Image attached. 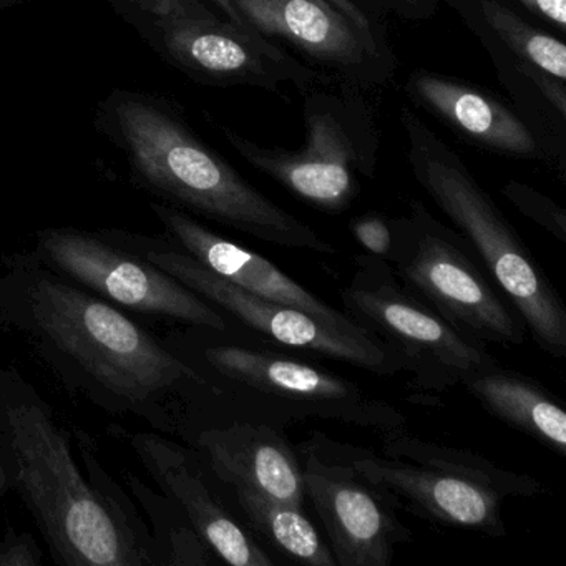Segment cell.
<instances>
[{"mask_svg":"<svg viewBox=\"0 0 566 566\" xmlns=\"http://www.w3.org/2000/svg\"><path fill=\"white\" fill-rule=\"evenodd\" d=\"M175 15L167 31L168 49L195 71L270 92H280L287 84L310 92L326 82L324 75L287 55L271 39L230 19L218 21L205 9L195 8V2L184 8L180 2Z\"/></svg>","mask_w":566,"mask_h":566,"instance_id":"obj_12","label":"cell"},{"mask_svg":"<svg viewBox=\"0 0 566 566\" xmlns=\"http://www.w3.org/2000/svg\"><path fill=\"white\" fill-rule=\"evenodd\" d=\"M396 2H399L400 6H406V8H419L420 2H423V0H396Z\"/></svg>","mask_w":566,"mask_h":566,"instance_id":"obj_29","label":"cell"},{"mask_svg":"<svg viewBox=\"0 0 566 566\" xmlns=\"http://www.w3.org/2000/svg\"><path fill=\"white\" fill-rule=\"evenodd\" d=\"M213 2H217L218 8L224 12V15H227L231 22H234V24L238 25H243L241 24L240 18H238L233 6H231L230 0H213ZM329 2L337 9V11L343 12V14L346 15V18L349 19V21L353 22V24L356 25L363 34H366L367 38L376 39L374 38L373 25H370L369 19H367V15L364 14L356 4H354L353 0H329Z\"/></svg>","mask_w":566,"mask_h":566,"instance_id":"obj_27","label":"cell"},{"mask_svg":"<svg viewBox=\"0 0 566 566\" xmlns=\"http://www.w3.org/2000/svg\"><path fill=\"white\" fill-rule=\"evenodd\" d=\"M155 211L187 253L218 276L264 300L303 311L324 326L347 336L379 340L346 313L310 293L266 258L224 240L180 211L165 207H155Z\"/></svg>","mask_w":566,"mask_h":566,"instance_id":"obj_15","label":"cell"},{"mask_svg":"<svg viewBox=\"0 0 566 566\" xmlns=\"http://www.w3.org/2000/svg\"><path fill=\"white\" fill-rule=\"evenodd\" d=\"M198 442L210 457L214 473L233 489L253 490L303 509V465L286 440L270 427L233 423L205 430Z\"/></svg>","mask_w":566,"mask_h":566,"instance_id":"obj_17","label":"cell"},{"mask_svg":"<svg viewBox=\"0 0 566 566\" xmlns=\"http://www.w3.org/2000/svg\"><path fill=\"white\" fill-rule=\"evenodd\" d=\"M485 19L496 38L516 59V67L536 69L556 81H566V48L562 41L523 21L496 0H480Z\"/></svg>","mask_w":566,"mask_h":566,"instance_id":"obj_21","label":"cell"},{"mask_svg":"<svg viewBox=\"0 0 566 566\" xmlns=\"http://www.w3.org/2000/svg\"><path fill=\"white\" fill-rule=\"evenodd\" d=\"M339 455L416 515L483 535H505L502 506L509 496L545 492L533 476L502 469L472 450L427 442L397 429L384 432L382 455L357 450Z\"/></svg>","mask_w":566,"mask_h":566,"instance_id":"obj_4","label":"cell"},{"mask_svg":"<svg viewBox=\"0 0 566 566\" xmlns=\"http://www.w3.org/2000/svg\"><path fill=\"white\" fill-rule=\"evenodd\" d=\"M132 446L155 482L221 559L234 566L273 565V559L214 499L187 450L155 433H137L132 437Z\"/></svg>","mask_w":566,"mask_h":566,"instance_id":"obj_16","label":"cell"},{"mask_svg":"<svg viewBox=\"0 0 566 566\" xmlns=\"http://www.w3.org/2000/svg\"><path fill=\"white\" fill-rule=\"evenodd\" d=\"M234 492L251 525L281 553L311 566L337 565L333 552L324 545L301 506L270 499L253 490L234 489Z\"/></svg>","mask_w":566,"mask_h":566,"instance_id":"obj_20","label":"cell"},{"mask_svg":"<svg viewBox=\"0 0 566 566\" xmlns=\"http://www.w3.org/2000/svg\"><path fill=\"white\" fill-rule=\"evenodd\" d=\"M147 261L274 343L313 350L377 374H394L406 367L379 340L347 336L324 326L303 311L256 296L218 276L190 254L150 251Z\"/></svg>","mask_w":566,"mask_h":566,"instance_id":"obj_9","label":"cell"},{"mask_svg":"<svg viewBox=\"0 0 566 566\" xmlns=\"http://www.w3.org/2000/svg\"><path fill=\"white\" fill-rule=\"evenodd\" d=\"M346 314L369 331L406 369H416L430 386L462 382L469 374L496 366L479 340L447 323L402 286L384 258H356V271L340 291Z\"/></svg>","mask_w":566,"mask_h":566,"instance_id":"obj_8","label":"cell"},{"mask_svg":"<svg viewBox=\"0 0 566 566\" xmlns=\"http://www.w3.org/2000/svg\"><path fill=\"white\" fill-rule=\"evenodd\" d=\"M117 114L138 170L168 197L264 243L337 254L334 244L248 184L168 115L140 102H125Z\"/></svg>","mask_w":566,"mask_h":566,"instance_id":"obj_2","label":"cell"},{"mask_svg":"<svg viewBox=\"0 0 566 566\" xmlns=\"http://www.w3.org/2000/svg\"><path fill=\"white\" fill-rule=\"evenodd\" d=\"M502 193L523 217L548 231L559 243H566V211L552 198L520 181H509Z\"/></svg>","mask_w":566,"mask_h":566,"instance_id":"obj_24","label":"cell"},{"mask_svg":"<svg viewBox=\"0 0 566 566\" xmlns=\"http://www.w3.org/2000/svg\"><path fill=\"white\" fill-rule=\"evenodd\" d=\"M127 482L147 515L150 516L158 563L177 566L210 563V556H208L210 546L201 539L190 522H180L181 509L174 500L157 495L150 486L145 485L132 473H127Z\"/></svg>","mask_w":566,"mask_h":566,"instance_id":"obj_22","label":"cell"},{"mask_svg":"<svg viewBox=\"0 0 566 566\" xmlns=\"http://www.w3.org/2000/svg\"><path fill=\"white\" fill-rule=\"evenodd\" d=\"M6 485H8V479H6L4 469L0 467V493L4 492Z\"/></svg>","mask_w":566,"mask_h":566,"instance_id":"obj_30","label":"cell"},{"mask_svg":"<svg viewBox=\"0 0 566 566\" xmlns=\"http://www.w3.org/2000/svg\"><path fill=\"white\" fill-rule=\"evenodd\" d=\"M39 326L102 386L125 399H148L184 379L190 366L108 304L59 281L42 280L32 293Z\"/></svg>","mask_w":566,"mask_h":566,"instance_id":"obj_6","label":"cell"},{"mask_svg":"<svg viewBox=\"0 0 566 566\" xmlns=\"http://www.w3.org/2000/svg\"><path fill=\"white\" fill-rule=\"evenodd\" d=\"M41 552L28 533L9 532L0 542V566H39Z\"/></svg>","mask_w":566,"mask_h":566,"instance_id":"obj_26","label":"cell"},{"mask_svg":"<svg viewBox=\"0 0 566 566\" xmlns=\"http://www.w3.org/2000/svg\"><path fill=\"white\" fill-rule=\"evenodd\" d=\"M304 102L306 145L300 151L268 148L224 130L234 150L256 170L324 211H343L359 190V174L376 164V134L366 108L323 92Z\"/></svg>","mask_w":566,"mask_h":566,"instance_id":"obj_7","label":"cell"},{"mask_svg":"<svg viewBox=\"0 0 566 566\" xmlns=\"http://www.w3.org/2000/svg\"><path fill=\"white\" fill-rule=\"evenodd\" d=\"M304 492L323 522L334 558L343 566H389L410 532L394 510V500L360 475L343 457L304 449Z\"/></svg>","mask_w":566,"mask_h":566,"instance_id":"obj_10","label":"cell"},{"mask_svg":"<svg viewBox=\"0 0 566 566\" xmlns=\"http://www.w3.org/2000/svg\"><path fill=\"white\" fill-rule=\"evenodd\" d=\"M84 462L85 467H87L88 480L94 483L95 489L104 496L105 503H107L108 509H111L114 518L120 523L122 528H124L128 535L134 536L142 546H145L148 552L154 553L158 562L154 538H151L144 520L138 515L134 503L128 500L124 490L118 489L117 483L105 472L97 457L88 449H84ZM158 565H160V563H158Z\"/></svg>","mask_w":566,"mask_h":566,"instance_id":"obj_23","label":"cell"},{"mask_svg":"<svg viewBox=\"0 0 566 566\" xmlns=\"http://www.w3.org/2000/svg\"><path fill=\"white\" fill-rule=\"evenodd\" d=\"M8 420L19 486L59 563L158 565L154 553L122 528L104 496L82 475L67 437L41 407H12Z\"/></svg>","mask_w":566,"mask_h":566,"instance_id":"obj_3","label":"cell"},{"mask_svg":"<svg viewBox=\"0 0 566 566\" xmlns=\"http://www.w3.org/2000/svg\"><path fill=\"white\" fill-rule=\"evenodd\" d=\"M41 241L49 258L65 273L124 306L227 331V321L200 294L150 261L135 260L78 231H45Z\"/></svg>","mask_w":566,"mask_h":566,"instance_id":"obj_11","label":"cell"},{"mask_svg":"<svg viewBox=\"0 0 566 566\" xmlns=\"http://www.w3.org/2000/svg\"><path fill=\"white\" fill-rule=\"evenodd\" d=\"M462 382L490 413L566 455L565 410L539 384L499 366L469 374Z\"/></svg>","mask_w":566,"mask_h":566,"instance_id":"obj_19","label":"cell"},{"mask_svg":"<svg viewBox=\"0 0 566 566\" xmlns=\"http://www.w3.org/2000/svg\"><path fill=\"white\" fill-rule=\"evenodd\" d=\"M205 357L228 379L300 406L317 417L384 432L403 422L399 412L364 392L357 384L310 364L237 346L210 347L205 350Z\"/></svg>","mask_w":566,"mask_h":566,"instance_id":"obj_13","label":"cell"},{"mask_svg":"<svg viewBox=\"0 0 566 566\" xmlns=\"http://www.w3.org/2000/svg\"><path fill=\"white\" fill-rule=\"evenodd\" d=\"M410 88L430 111L476 144L515 157H538L532 130L495 98L430 74L413 75Z\"/></svg>","mask_w":566,"mask_h":566,"instance_id":"obj_18","label":"cell"},{"mask_svg":"<svg viewBox=\"0 0 566 566\" xmlns=\"http://www.w3.org/2000/svg\"><path fill=\"white\" fill-rule=\"evenodd\" d=\"M536 15H542L559 31L566 28V0H518Z\"/></svg>","mask_w":566,"mask_h":566,"instance_id":"obj_28","label":"cell"},{"mask_svg":"<svg viewBox=\"0 0 566 566\" xmlns=\"http://www.w3.org/2000/svg\"><path fill=\"white\" fill-rule=\"evenodd\" d=\"M241 24L280 39L319 64L367 81L379 69L376 39L367 38L329 0H230Z\"/></svg>","mask_w":566,"mask_h":566,"instance_id":"obj_14","label":"cell"},{"mask_svg":"<svg viewBox=\"0 0 566 566\" xmlns=\"http://www.w3.org/2000/svg\"><path fill=\"white\" fill-rule=\"evenodd\" d=\"M350 231L357 243L373 254V256H389L390 248H392V228L390 221L384 220L382 217L376 214H367V217L357 218L350 223Z\"/></svg>","mask_w":566,"mask_h":566,"instance_id":"obj_25","label":"cell"},{"mask_svg":"<svg viewBox=\"0 0 566 566\" xmlns=\"http://www.w3.org/2000/svg\"><path fill=\"white\" fill-rule=\"evenodd\" d=\"M402 125L417 184L472 244L535 343L549 356L565 357V304L532 251L452 148L407 108Z\"/></svg>","mask_w":566,"mask_h":566,"instance_id":"obj_1","label":"cell"},{"mask_svg":"<svg viewBox=\"0 0 566 566\" xmlns=\"http://www.w3.org/2000/svg\"><path fill=\"white\" fill-rule=\"evenodd\" d=\"M390 228L392 248L386 261L406 290L470 339L503 346L525 340V324L506 306L462 233L416 201Z\"/></svg>","mask_w":566,"mask_h":566,"instance_id":"obj_5","label":"cell"}]
</instances>
